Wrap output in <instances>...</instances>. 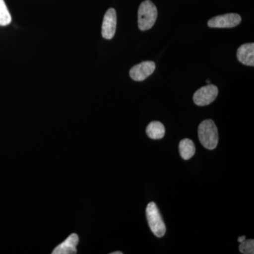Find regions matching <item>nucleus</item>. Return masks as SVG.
I'll return each mask as SVG.
<instances>
[{
    "label": "nucleus",
    "mask_w": 254,
    "mask_h": 254,
    "mask_svg": "<svg viewBox=\"0 0 254 254\" xmlns=\"http://www.w3.org/2000/svg\"><path fill=\"white\" fill-rule=\"evenodd\" d=\"M198 138L200 143L208 150L216 148L219 141L218 131L212 120H206L200 124L198 128Z\"/></svg>",
    "instance_id": "nucleus-1"
},
{
    "label": "nucleus",
    "mask_w": 254,
    "mask_h": 254,
    "mask_svg": "<svg viewBox=\"0 0 254 254\" xmlns=\"http://www.w3.org/2000/svg\"><path fill=\"white\" fill-rule=\"evenodd\" d=\"M158 17V9L150 0H145L140 4L138 11V26L142 31L153 27Z\"/></svg>",
    "instance_id": "nucleus-2"
},
{
    "label": "nucleus",
    "mask_w": 254,
    "mask_h": 254,
    "mask_svg": "<svg viewBox=\"0 0 254 254\" xmlns=\"http://www.w3.org/2000/svg\"><path fill=\"white\" fill-rule=\"evenodd\" d=\"M145 211L150 230L154 234L155 236L161 238L165 235L166 226L154 202L148 203Z\"/></svg>",
    "instance_id": "nucleus-3"
},
{
    "label": "nucleus",
    "mask_w": 254,
    "mask_h": 254,
    "mask_svg": "<svg viewBox=\"0 0 254 254\" xmlns=\"http://www.w3.org/2000/svg\"><path fill=\"white\" fill-rule=\"evenodd\" d=\"M218 95V87L215 85L208 84L195 92L193 97V102L198 106H205L213 103Z\"/></svg>",
    "instance_id": "nucleus-4"
},
{
    "label": "nucleus",
    "mask_w": 254,
    "mask_h": 254,
    "mask_svg": "<svg viewBox=\"0 0 254 254\" xmlns=\"http://www.w3.org/2000/svg\"><path fill=\"white\" fill-rule=\"evenodd\" d=\"M241 21L240 15L231 13L210 18L208 21V26L210 28H230L238 26Z\"/></svg>",
    "instance_id": "nucleus-5"
},
{
    "label": "nucleus",
    "mask_w": 254,
    "mask_h": 254,
    "mask_svg": "<svg viewBox=\"0 0 254 254\" xmlns=\"http://www.w3.org/2000/svg\"><path fill=\"white\" fill-rule=\"evenodd\" d=\"M155 69V64L152 61H145L135 65L130 69V77L136 81H143L150 76Z\"/></svg>",
    "instance_id": "nucleus-6"
},
{
    "label": "nucleus",
    "mask_w": 254,
    "mask_h": 254,
    "mask_svg": "<svg viewBox=\"0 0 254 254\" xmlns=\"http://www.w3.org/2000/svg\"><path fill=\"white\" fill-rule=\"evenodd\" d=\"M117 27L116 11L110 8L105 13L102 25V36L106 40H111L115 36Z\"/></svg>",
    "instance_id": "nucleus-7"
},
{
    "label": "nucleus",
    "mask_w": 254,
    "mask_h": 254,
    "mask_svg": "<svg viewBox=\"0 0 254 254\" xmlns=\"http://www.w3.org/2000/svg\"><path fill=\"white\" fill-rule=\"evenodd\" d=\"M79 238L76 234H71L70 236L58 245L53 252V254H76V246Z\"/></svg>",
    "instance_id": "nucleus-8"
},
{
    "label": "nucleus",
    "mask_w": 254,
    "mask_h": 254,
    "mask_svg": "<svg viewBox=\"0 0 254 254\" xmlns=\"http://www.w3.org/2000/svg\"><path fill=\"white\" fill-rule=\"evenodd\" d=\"M237 59L247 66H254V44L253 43L242 45L237 50Z\"/></svg>",
    "instance_id": "nucleus-9"
},
{
    "label": "nucleus",
    "mask_w": 254,
    "mask_h": 254,
    "mask_svg": "<svg viewBox=\"0 0 254 254\" xmlns=\"http://www.w3.org/2000/svg\"><path fill=\"white\" fill-rule=\"evenodd\" d=\"M146 134L151 139H161L165 134V128L160 122H151L146 128Z\"/></svg>",
    "instance_id": "nucleus-10"
},
{
    "label": "nucleus",
    "mask_w": 254,
    "mask_h": 254,
    "mask_svg": "<svg viewBox=\"0 0 254 254\" xmlns=\"http://www.w3.org/2000/svg\"><path fill=\"white\" fill-rule=\"evenodd\" d=\"M179 150L180 155L184 160H190L195 153L194 143L190 138H184L180 141Z\"/></svg>",
    "instance_id": "nucleus-11"
},
{
    "label": "nucleus",
    "mask_w": 254,
    "mask_h": 254,
    "mask_svg": "<svg viewBox=\"0 0 254 254\" xmlns=\"http://www.w3.org/2000/svg\"><path fill=\"white\" fill-rule=\"evenodd\" d=\"M11 22V16L4 0H0V26H6Z\"/></svg>",
    "instance_id": "nucleus-12"
},
{
    "label": "nucleus",
    "mask_w": 254,
    "mask_h": 254,
    "mask_svg": "<svg viewBox=\"0 0 254 254\" xmlns=\"http://www.w3.org/2000/svg\"><path fill=\"white\" fill-rule=\"evenodd\" d=\"M240 251L241 253L244 254H254V240H245L241 242L240 246Z\"/></svg>",
    "instance_id": "nucleus-13"
},
{
    "label": "nucleus",
    "mask_w": 254,
    "mask_h": 254,
    "mask_svg": "<svg viewBox=\"0 0 254 254\" xmlns=\"http://www.w3.org/2000/svg\"><path fill=\"white\" fill-rule=\"evenodd\" d=\"M246 240V236L244 235V236L240 237L238 238V242L241 243V242H244Z\"/></svg>",
    "instance_id": "nucleus-14"
},
{
    "label": "nucleus",
    "mask_w": 254,
    "mask_h": 254,
    "mask_svg": "<svg viewBox=\"0 0 254 254\" xmlns=\"http://www.w3.org/2000/svg\"><path fill=\"white\" fill-rule=\"evenodd\" d=\"M123 252H113V253H111V254H123Z\"/></svg>",
    "instance_id": "nucleus-15"
},
{
    "label": "nucleus",
    "mask_w": 254,
    "mask_h": 254,
    "mask_svg": "<svg viewBox=\"0 0 254 254\" xmlns=\"http://www.w3.org/2000/svg\"><path fill=\"white\" fill-rule=\"evenodd\" d=\"M206 82H207V83H208V84H210V80H206Z\"/></svg>",
    "instance_id": "nucleus-16"
}]
</instances>
